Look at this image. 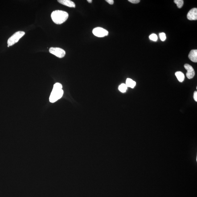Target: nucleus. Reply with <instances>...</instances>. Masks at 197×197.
Instances as JSON below:
<instances>
[{
	"instance_id": "nucleus-7",
	"label": "nucleus",
	"mask_w": 197,
	"mask_h": 197,
	"mask_svg": "<svg viewBox=\"0 0 197 197\" xmlns=\"http://www.w3.org/2000/svg\"><path fill=\"white\" fill-rule=\"evenodd\" d=\"M188 19L190 20H197V9L194 8L189 11L187 15Z\"/></svg>"
},
{
	"instance_id": "nucleus-4",
	"label": "nucleus",
	"mask_w": 197,
	"mask_h": 197,
	"mask_svg": "<svg viewBox=\"0 0 197 197\" xmlns=\"http://www.w3.org/2000/svg\"><path fill=\"white\" fill-rule=\"evenodd\" d=\"M49 51L50 53L59 58L64 57L66 54L65 51L64 50L59 47H51Z\"/></svg>"
},
{
	"instance_id": "nucleus-11",
	"label": "nucleus",
	"mask_w": 197,
	"mask_h": 197,
	"mask_svg": "<svg viewBox=\"0 0 197 197\" xmlns=\"http://www.w3.org/2000/svg\"><path fill=\"white\" fill-rule=\"evenodd\" d=\"M136 84V82L133 81L132 79L130 78L127 79L126 84L127 86L128 87L133 88L135 86Z\"/></svg>"
},
{
	"instance_id": "nucleus-16",
	"label": "nucleus",
	"mask_w": 197,
	"mask_h": 197,
	"mask_svg": "<svg viewBox=\"0 0 197 197\" xmlns=\"http://www.w3.org/2000/svg\"><path fill=\"white\" fill-rule=\"evenodd\" d=\"M129 2L133 4H137L140 2V0H129Z\"/></svg>"
},
{
	"instance_id": "nucleus-14",
	"label": "nucleus",
	"mask_w": 197,
	"mask_h": 197,
	"mask_svg": "<svg viewBox=\"0 0 197 197\" xmlns=\"http://www.w3.org/2000/svg\"><path fill=\"white\" fill-rule=\"evenodd\" d=\"M149 38L150 40L154 41H156L158 39V37H157L156 34H152L149 36Z\"/></svg>"
},
{
	"instance_id": "nucleus-5",
	"label": "nucleus",
	"mask_w": 197,
	"mask_h": 197,
	"mask_svg": "<svg viewBox=\"0 0 197 197\" xmlns=\"http://www.w3.org/2000/svg\"><path fill=\"white\" fill-rule=\"evenodd\" d=\"M92 33L95 36L99 37H103L107 36L108 34V30L100 27L95 28L92 30Z\"/></svg>"
},
{
	"instance_id": "nucleus-6",
	"label": "nucleus",
	"mask_w": 197,
	"mask_h": 197,
	"mask_svg": "<svg viewBox=\"0 0 197 197\" xmlns=\"http://www.w3.org/2000/svg\"><path fill=\"white\" fill-rule=\"evenodd\" d=\"M184 68L187 70L186 76L188 79H192L195 75V71L191 65L188 64H185Z\"/></svg>"
},
{
	"instance_id": "nucleus-8",
	"label": "nucleus",
	"mask_w": 197,
	"mask_h": 197,
	"mask_svg": "<svg viewBox=\"0 0 197 197\" xmlns=\"http://www.w3.org/2000/svg\"><path fill=\"white\" fill-rule=\"evenodd\" d=\"M58 2L61 4L68 7L75 8L76 7L74 3L70 0H58Z\"/></svg>"
},
{
	"instance_id": "nucleus-10",
	"label": "nucleus",
	"mask_w": 197,
	"mask_h": 197,
	"mask_svg": "<svg viewBox=\"0 0 197 197\" xmlns=\"http://www.w3.org/2000/svg\"><path fill=\"white\" fill-rule=\"evenodd\" d=\"M175 75L178 81L180 82H182L184 80L185 76L183 73L180 71H178L175 73Z\"/></svg>"
},
{
	"instance_id": "nucleus-18",
	"label": "nucleus",
	"mask_w": 197,
	"mask_h": 197,
	"mask_svg": "<svg viewBox=\"0 0 197 197\" xmlns=\"http://www.w3.org/2000/svg\"><path fill=\"white\" fill-rule=\"evenodd\" d=\"M106 1L110 5H113L114 3V1L113 0H106Z\"/></svg>"
},
{
	"instance_id": "nucleus-19",
	"label": "nucleus",
	"mask_w": 197,
	"mask_h": 197,
	"mask_svg": "<svg viewBox=\"0 0 197 197\" xmlns=\"http://www.w3.org/2000/svg\"><path fill=\"white\" fill-rule=\"evenodd\" d=\"M87 2H88V3H91L92 2V0H87Z\"/></svg>"
},
{
	"instance_id": "nucleus-3",
	"label": "nucleus",
	"mask_w": 197,
	"mask_h": 197,
	"mask_svg": "<svg viewBox=\"0 0 197 197\" xmlns=\"http://www.w3.org/2000/svg\"><path fill=\"white\" fill-rule=\"evenodd\" d=\"M25 32L23 31H18L15 33L8 40V45L10 47L15 44L25 35Z\"/></svg>"
},
{
	"instance_id": "nucleus-17",
	"label": "nucleus",
	"mask_w": 197,
	"mask_h": 197,
	"mask_svg": "<svg viewBox=\"0 0 197 197\" xmlns=\"http://www.w3.org/2000/svg\"><path fill=\"white\" fill-rule=\"evenodd\" d=\"M194 100L196 102H197V92L196 91H195L194 94Z\"/></svg>"
},
{
	"instance_id": "nucleus-9",
	"label": "nucleus",
	"mask_w": 197,
	"mask_h": 197,
	"mask_svg": "<svg viewBox=\"0 0 197 197\" xmlns=\"http://www.w3.org/2000/svg\"><path fill=\"white\" fill-rule=\"evenodd\" d=\"M188 57L191 61L194 63H197V50L196 49L192 50L189 54Z\"/></svg>"
},
{
	"instance_id": "nucleus-2",
	"label": "nucleus",
	"mask_w": 197,
	"mask_h": 197,
	"mask_svg": "<svg viewBox=\"0 0 197 197\" xmlns=\"http://www.w3.org/2000/svg\"><path fill=\"white\" fill-rule=\"evenodd\" d=\"M62 87V85L60 83H56L54 84L49 97V101L51 102H55L62 97L64 93Z\"/></svg>"
},
{
	"instance_id": "nucleus-1",
	"label": "nucleus",
	"mask_w": 197,
	"mask_h": 197,
	"mask_svg": "<svg viewBox=\"0 0 197 197\" xmlns=\"http://www.w3.org/2000/svg\"><path fill=\"white\" fill-rule=\"evenodd\" d=\"M51 17L54 23L56 24L60 25L67 20L69 15L67 12L57 10L53 12Z\"/></svg>"
},
{
	"instance_id": "nucleus-13",
	"label": "nucleus",
	"mask_w": 197,
	"mask_h": 197,
	"mask_svg": "<svg viewBox=\"0 0 197 197\" xmlns=\"http://www.w3.org/2000/svg\"><path fill=\"white\" fill-rule=\"evenodd\" d=\"M174 3L176 4L178 8L180 9L183 6L184 1L183 0H174Z\"/></svg>"
},
{
	"instance_id": "nucleus-15",
	"label": "nucleus",
	"mask_w": 197,
	"mask_h": 197,
	"mask_svg": "<svg viewBox=\"0 0 197 197\" xmlns=\"http://www.w3.org/2000/svg\"><path fill=\"white\" fill-rule=\"evenodd\" d=\"M160 37L161 40L162 41H165L166 39V35H165V33H160Z\"/></svg>"
},
{
	"instance_id": "nucleus-12",
	"label": "nucleus",
	"mask_w": 197,
	"mask_h": 197,
	"mask_svg": "<svg viewBox=\"0 0 197 197\" xmlns=\"http://www.w3.org/2000/svg\"><path fill=\"white\" fill-rule=\"evenodd\" d=\"M127 88L128 87L127 86L126 84L123 83L119 86V90L122 93H124V92H126Z\"/></svg>"
}]
</instances>
